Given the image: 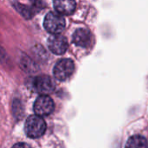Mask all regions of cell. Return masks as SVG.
<instances>
[{"label":"cell","mask_w":148,"mask_h":148,"mask_svg":"<svg viewBox=\"0 0 148 148\" xmlns=\"http://www.w3.org/2000/svg\"><path fill=\"white\" fill-rule=\"evenodd\" d=\"M24 131L29 138H39L46 131V123L41 116L31 115L25 121Z\"/></svg>","instance_id":"cell-1"},{"label":"cell","mask_w":148,"mask_h":148,"mask_svg":"<svg viewBox=\"0 0 148 148\" xmlns=\"http://www.w3.org/2000/svg\"><path fill=\"white\" fill-rule=\"evenodd\" d=\"M43 25L48 32L57 35L65 29L66 23L64 17L60 13L49 12L44 18Z\"/></svg>","instance_id":"cell-2"},{"label":"cell","mask_w":148,"mask_h":148,"mask_svg":"<svg viewBox=\"0 0 148 148\" xmlns=\"http://www.w3.org/2000/svg\"><path fill=\"white\" fill-rule=\"evenodd\" d=\"M31 88L42 95H46L55 89L53 80L48 75H39L32 78L30 82Z\"/></svg>","instance_id":"cell-3"},{"label":"cell","mask_w":148,"mask_h":148,"mask_svg":"<svg viewBox=\"0 0 148 148\" xmlns=\"http://www.w3.org/2000/svg\"><path fill=\"white\" fill-rule=\"evenodd\" d=\"M75 70V63L70 59H62L54 67L53 74L58 81H65L71 76Z\"/></svg>","instance_id":"cell-4"},{"label":"cell","mask_w":148,"mask_h":148,"mask_svg":"<svg viewBox=\"0 0 148 148\" xmlns=\"http://www.w3.org/2000/svg\"><path fill=\"white\" fill-rule=\"evenodd\" d=\"M54 108V102L48 95L39 96L34 103V111L36 115L39 116H46L50 114L53 112Z\"/></svg>","instance_id":"cell-5"},{"label":"cell","mask_w":148,"mask_h":148,"mask_svg":"<svg viewBox=\"0 0 148 148\" xmlns=\"http://www.w3.org/2000/svg\"><path fill=\"white\" fill-rule=\"evenodd\" d=\"M48 46L50 51L56 55H62L68 49V41L62 35H53L48 39Z\"/></svg>","instance_id":"cell-6"},{"label":"cell","mask_w":148,"mask_h":148,"mask_svg":"<svg viewBox=\"0 0 148 148\" xmlns=\"http://www.w3.org/2000/svg\"><path fill=\"white\" fill-rule=\"evenodd\" d=\"M73 42L75 45L86 48L92 42V34L89 29L85 28L78 29L73 34Z\"/></svg>","instance_id":"cell-7"},{"label":"cell","mask_w":148,"mask_h":148,"mask_svg":"<svg viewBox=\"0 0 148 148\" xmlns=\"http://www.w3.org/2000/svg\"><path fill=\"white\" fill-rule=\"evenodd\" d=\"M54 6L61 15H70L75 11L76 3L75 0H54Z\"/></svg>","instance_id":"cell-8"},{"label":"cell","mask_w":148,"mask_h":148,"mask_svg":"<svg viewBox=\"0 0 148 148\" xmlns=\"http://www.w3.org/2000/svg\"><path fill=\"white\" fill-rule=\"evenodd\" d=\"M125 148H148V141L141 135H134L128 139Z\"/></svg>","instance_id":"cell-9"},{"label":"cell","mask_w":148,"mask_h":148,"mask_svg":"<svg viewBox=\"0 0 148 148\" xmlns=\"http://www.w3.org/2000/svg\"><path fill=\"white\" fill-rule=\"evenodd\" d=\"M13 6L26 19H30L33 16V15L35 14V12H34V10H32L31 7H28V6L24 5V4L20 3L15 2Z\"/></svg>","instance_id":"cell-10"},{"label":"cell","mask_w":148,"mask_h":148,"mask_svg":"<svg viewBox=\"0 0 148 148\" xmlns=\"http://www.w3.org/2000/svg\"><path fill=\"white\" fill-rule=\"evenodd\" d=\"M31 8L34 10V12L36 13V11H39L41 10H42L45 7V3L43 0H31Z\"/></svg>","instance_id":"cell-11"},{"label":"cell","mask_w":148,"mask_h":148,"mask_svg":"<svg viewBox=\"0 0 148 148\" xmlns=\"http://www.w3.org/2000/svg\"><path fill=\"white\" fill-rule=\"evenodd\" d=\"M21 63H22V66L26 69V70H29V69H33V62L29 58V57H26L24 56L22 60H21Z\"/></svg>","instance_id":"cell-12"},{"label":"cell","mask_w":148,"mask_h":148,"mask_svg":"<svg viewBox=\"0 0 148 148\" xmlns=\"http://www.w3.org/2000/svg\"><path fill=\"white\" fill-rule=\"evenodd\" d=\"M12 148H30V147L25 143H17V144L14 145Z\"/></svg>","instance_id":"cell-13"}]
</instances>
